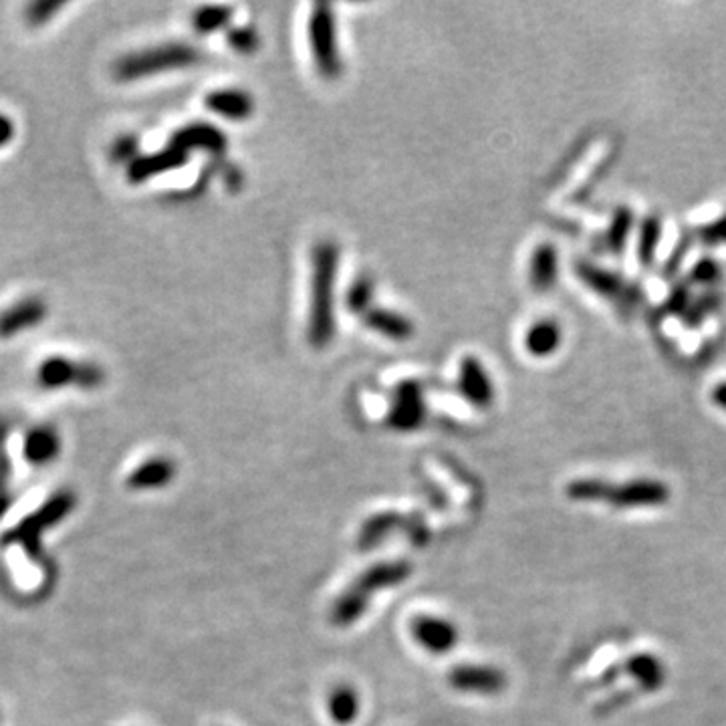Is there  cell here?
Wrapping results in <instances>:
<instances>
[{
  "label": "cell",
  "mask_w": 726,
  "mask_h": 726,
  "mask_svg": "<svg viewBox=\"0 0 726 726\" xmlns=\"http://www.w3.org/2000/svg\"><path fill=\"white\" fill-rule=\"evenodd\" d=\"M65 5L63 3H53V0H41V3H33L27 7V23L31 27H43L47 25Z\"/></svg>",
  "instance_id": "32"
},
{
  "label": "cell",
  "mask_w": 726,
  "mask_h": 726,
  "mask_svg": "<svg viewBox=\"0 0 726 726\" xmlns=\"http://www.w3.org/2000/svg\"><path fill=\"white\" fill-rule=\"evenodd\" d=\"M339 249L331 240H321L311 255V309H309V343L323 349L335 333L333 287L337 279Z\"/></svg>",
  "instance_id": "2"
},
{
  "label": "cell",
  "mask_w": 726,
  "mask_h": 726,
  "mask_svg": "<svg viewBox=\"0 0 726 726\" xmlns=\"http://www.w3.org/2000/svg\"><path fill=\"white\" fill-rule=\"evenodd\" d=\"M575 273L577 277L595 293H599L601 297L610 299V301H618L622 307H636L642 299V293L638 287H634L632 283H626L620 275L610 273L605 269H599L587 261H581L575 265Z\"/></svg>",
  "instance_id": "8"
},
{
  "label": "cell",
  "mask_w": 726,
  "mask_h": 726,
  "mask_svg": "<svg viewBox=\"0 0 726 726\" xmlns=\"http://www.w3.org/2000/svg\"><path fill=\"white\" fill-rule=\"evenodd\" d=\"M626 670L642 684L646 690H658L664 684V666L652 654H636L626 662Z\"/></svg>",
  "instance_id": "24"
},
{
  "label": "cell",
  "mask_w": 726,
  "mask_h": 726,
  "mask_svg": "<svg viewBox=\"0 0 726 726\" xmlns=\"http://www.w3.org/2000/svg\"><path fill=\"white\" fill-rule=\"evenodd\" d=\"M507 684V674L489 664H460L448 672V686L460 694L497 696Z\"/></svg>",
  "instance_id": "6"
},
{
  "label": "cell",
  "mask_w": 726,
  "mask_h": 726,
  "mask_svg": "<svg viewBox=\"0 0 726 726\" xmlns=\"http://www.w3.org/2000/svg\"><path fill=\"white\" fill-rule=\"evenodd\" d=\"M561 345V327L551 319H541L525 333V349L533 357H549Z\"/></svg>",
  "instance_id": "22"
},
{
  "label": "cell",
  "mask_w": 726,
  "mask_h": 726,
  "mask_svg": "<svg viewBox=\"0 0 726 726\" xmlns=\"http://www.w3.org/2000/svg\"><path fill=\"white\" fill-rule=\"evenodd\" d=\"M200 59V51L188 43H166L121 57L113 65V75L119 81H136L142 77L194 67Z\"/></svg>",
  "instance_id": "3"
},
{
  "label": "cell",
  "mask_w": 726,
  "mask_h": 726,
  "mask_svg": "<svg viewBox=\"0 0 726 726\" xmlns=\"http://www.w3.org/2000/svg\"><path fill=\"white\" fill-rule=\"evenodd\" d=\"M37 382L45 390L77 386L81 390H97L105 382V372L93 361H75L67 357H47L39 370Z\"/></svg>",
  "instance_id": "5"
},
{
  "label": "cell",
  "mask_w": 726,
  "mask_h": 726,
  "mask_svg": "<svg viewBox=\"0 0 726 726\" xmlns=\"http://www.w3.org/2000/svg\"><path fill=\"white\" fill-rule=\"evenodd\" d=\"M9 432H11V422L5 420V418H0V458H3V460H5V456H3V444L7 442Z\"/></svg>",
  "instance_id": "38"
},
{
  "label": "cell",
  "mask_w": 726,
  "mask_h": 726,
  "mask_svg": "<svg viewBox=\"0 0 726 726\" xmlns=\"http://www.w3.org/2000/svg\"><path fill=\"white\" fill-rule=\"evenodd\" d=\"M662 236V222L658 216H648L642 220L640 236H638V259L642 267H652L658 251V242Z\"/></svg>",
  "instance_id": "26"
},
{
  "label": "cell",
  "mask_w": 726,
  "mask_h": 726,
  "mask_svg": "<svg viewBox=\"0 0 726 726\" xmlns=\"http://www.w3.org/2000/svg\"><path fill=\"white\" fill-rule=\"evenodd\" d=\"M228 45L242 55H253L255 51H259L261 39L259 33L251 27H232L228 29Z\"/></svg>",
  "instance_id": "30"
},
{
  "label": "cell",
  "mask_w": 726,
  "mask_h": 726,
  "mask_svg": "<svg viewBox=\"0 0 726 726\" xmlns=\"http://www.w3.org/2000/svg\"><path fill=\"white\" fill-rule=\"evenodd\" d=\"M670 499V489L666 482L652 478H636L624 484H614L608 497V505L616 509H648L662 507Z\"/></svg>",
  "instance_id": "7"
},
{
  "label": "cell",
  "mask_w": 726,
  "mask_h": 726,
  "mask_svg": "<svg viewBox=\"0 0 726 726\" xmlns=\"http://www.w3.org/2000/svg\"><path fill=\"white\" fill-rule=\"evenodd\" d=\"M692 238H696L700 245H706V247H720V245H726V214H722L720 218L700 226Z\"/></svg>",
  "instance_id": "31"
},
{
  "label": "cell",
  "mask_w": 726,
  "mask_h": 726,
  "mask_svg": "<svg viewBox=\"0 0 726 726\" xmlns=\"http://www.w3.org/2000/svg\"><path fill=\"white\" fill-rule=\"evenodd\" d=\"M176 462L168 456H156L142 462L130 476L128 489L132 491H160L176 478Z\"/></svg>",
  "instance_id": "15"
},
{
  "label": "cell",
  "mask_w": 726,
  "mask_h": 726,
  "mask_svg": "<svg viewBox=\"0 0 726 726\" xmlns=\"http://www.w3.org/2000/svg\"><path fill=\"white\" fill-rule=\"evenodd\" d=\"M363 323L372 331L392 339V341H406L414 335V323L396 311L372 307L366 315H363Z\"/></svg>",
  "instance_id": "19"
},
{
  "label": "cell",
  "mask_w": 726,
  "mask_h": 726,
  "mask_svg": "<svg viewBox=\"0 0 726 726\" xmlns=\"http://www.w3.org/2000/svg\"><path fill=\"white\" fill-rule=\"evenodd\" d=\"M327 712L337 726L353 724L361 712L359 692L351 684L335 686L327 698Z\"/></svg>",
  "instance_id": "21"
},
{
  "label": "cell",
  "mask_w": 726,
  "mask_h": 726,
  "mask_svg": "<svg viewBox=\"0 0 726 726\" xmlns=\"http://www.w3.org/2000/svg\"><path fill=\"white\" fill-rule=\"evenodd\" d=\"M232 19L230 7H202L194 13L192 25L200 35H212L220 29H226Z\"/></svg>",
  "instance_id": "28"
},
{
  "label": "cell",
  "mask_w": 726,
  "mask_h": 726,
  "mask_svg": "<svg viewBox=\"0 0 726 726\" xmlns=\"http://www.w3.org/2000/svg\"><path fill=\"white\" fill-rule=\"evenodd\" d=\"M458 390L466 402H470L474 408H480V410L491 408V404L495 400V388H493V382H491L487 370H484L482 363L472 355H466L460 361Z\"/></svg>",
  "instance_id": "12"
},
{
  "label": "cell",
  "mask_w": 726,
  "mask_h": 726,
  "mask_svg": "<svg viewBox=\"0 0 726 726\" xmlns=\"http://www.w3.org/2000/svg\"><path fill=\"white\" fill-rule=\"evenodd\" d=\"M372 301H374V283L368 277H359L347 293V309L351 313H361L366 315L372 309Z\"/></svg>",
  "instance_id": "29"
},
{
  "label": "cell",
  "mask_w": 726,
  "mask_h": 726,
  "mask_svg": "<svg viewBox=\"0 0 726 726\" xmlns=\"http://www.w3.org/2000/svg\"><path fill=\"white\" fill-rule=\"evenodd\" d=\"M426 404L422 388L416 382H404L396 388L392 408L388 412V426L398 432H412L424 424Z\"/></svg>",
  "instance_id": "11"
},
{
  "label": "cell",
  "mask_w": 726,
  "mask_h": 726,
  "mask_svg": "<svg viewBox=\"0 0 726 726\" xmlns=\"http://www.w3.org/2000/svg\"><path fill=\"white\" fill-rule=\"evenodd\" d=\"M23 450H25V458L31 464L43 466V464L53 462L59 456L61 438L53 426H47V424L35 426L33 430H29Z\"/></svg>",
  "instance_id": "18"
},
{
  "label": "cell",
  "mask_w": 726,
  "mask_h": 726,
  "mask_svg": "<svg viewBox=\"0 0 726 726\" xmlns=\"http://www.w3.org/2000/svg\"><path fill=\"white\" fill-rule=\"evenodd\" d=\"M204 105L230 121H245L255 113V99L242 89H216L206 95Z\"/></svg>",
  "instance_id": "16"
},
{
  "label": "cell",
  "mask_w": 726,
  "mask_h": 726,
  "mask_svg": "<svg viewBox=\"0 0 726 726\" xmlns=\"http://www.w3.org/2000/svg\"><path fill=\"white\" fill-rule=\"evenodd\" d=\"M188 162V152L180 150L178 146L170 144L168 148L148 154V156H138L130 166H128V182L130 184H144L148 180H152L154 176L172 172L182 168Z\"/></svg>",
  "instance_id": "14"
},
{
  "label": "cell",
  "mask_w": 726,
  "mask_h": 726,
  "mask_svg": "<svg viewBox=\"0 0 726 726\" xmlns=\"http://www.w3.org/2000/svg\"><path fill=\"white\" fill-rule=\"evenodd\" d=\"M15 138V124L13 119L5 113H0V148H5L7 144H11Z\"/></svg>",
  "instance_id": "36"
},
{
  "label": "cell",
  "mask_w": 726,
  "mask_h": 726,
  "mask_svg": "<svg viewBox=\"0 0 726 726\" xmlns=\"http://www.w3.org/2000/svg\"><path fill=\"white\" fill-rule=\"evenodd\" d=\"M414 573L410 561H382L363 571L333 603L331 624L335 628H349L366 616L370 601L378 591L406 583Z\"/></svg>",
  "instance_id": "1"
},
{
  "label": "cell",
  "mask_w": 726,
  "mask_h": 726,
  "mask_svg": "<svg viewBox=\"0 0 726 726\" xmlns=\"http://www.w3.org/2000/svg\"><path fill=\"white\" fill-rule=\"evenodd\" d=\"M138 140L134 136L119 138L111 148V158L119 164H132L138 158Z\"/></svg>",
  "instance_id": "34"
},
{
  "label": "cell",
  "mask_w": 726,
  "mask_h": 726,
  "mask_svg": "<svg viewBox=\"0 0 726 726\" xmlns=\"http://www.w3.org/2000/svg\"><path fill=\"white\" fill-rule=\"evenodd\" d=\"M718 279H720V267L710 259L698 261L690 271V281L694 285H714Z\"/></svg>",
  "instance_id": "33"
},
{
  "label": "cell",
  "mask_w": 726,
  "mask_h": 726,
  "mask_svg": "<svg viewBox=\"0 0 726 726\" xmlns=\"http://www.w3.org/2000/svg\"><path fill=\"white\" fill-rule=\"evenodd\" d=\"M612 482L601 478H577L567 484V497L577 503H608Z\"/></svg>",
  "instance_id": "25"
},
{
  "label": "cell",
  "mask_w": 726,
  "mask_h": 726,
  "mask_svg": "<svg viewBox=\"0 0 726 726\" xmlns=\"http://www.w3.org/2000/svg\"><path fill=\"white\" fill-rule=\"evenodd\" d=\"M170 144L178 146L184 152L202 150L208 154H222L226 150L228 140L218 128H214L210 124H192V126L178 130L172 136Z\"/></svg>",
  "instance_id": "17"
},
{
  "label": "cell",
  "mask_w": 726,
  "mask_h": 726,
  "mask_svg": "<svg viewBox=\"0 0 726 726\" xmlns=\"http://www.w3.org/2000/svg\"><path fill=\"white\" fill-rule=\"evenodd\" d=\"M712 402H714L720 410H726V382L718 384V386L712 390Z\"/></svg>",
  "instance_id": "37"
},
{
  "label": "cell",
  "mask_w": 726,
  "mask_h": 726,
  "mask_svg": "<svg viewBox=\"0 0 726 726\" xmlns=\"http://www.w3.org/2000/svg\"><path fill=\"white\" fill-rule=\"evenodd\" d=\"M402 523H406V519L398 513H380V515L370 517L366 523H363V527L359 531V539H357L359 549L366 551L368 547L378 545L384 537L390 535V531H394Z\"/></svg>",
  "instance_id": "23"
},
{
  "label": "cell",
  "mask_w": 726,
  "mask_h": 726,
  "mask_svg": "<svg viewBox=\"0 0 726 726\" xmlns=\"http://www.w3.org/2000/svg\"><path fill=\"white\" fill-rule=\"evenodd\" d=\"M412 638L416 644L434 654V656H446L450 654L458 642H460V630L454 622L438 616H418L410 624Z\"/></svg>",
  "instance_id": "10"
},
{
  "label": "cell",
  "mask_w": 726,
  "mask_h": 726,
  "mask_svg": "<svg viewBox=\"0 0 726 726\" xmlns=\"http://www.w3.org/2000/svg\"><path fill=\"white\" fill-rule=\"evenodd\" d=\"M688 291L686 287H678L666 301V313H684L688 309Z\"/></svg>",
  "instance_id": "35"
},
{
  "label": "cell",
  "mask_w": 726,
  "mask_h": 726,
  "mask_svg": "<svg viewBox=\"0 0 726 726\" xmlns=\"http://www.w3.org/2000/svg\"><path fill=\"white\" fill-rule=\"evenodd\" d=\"M75 507V497L69 491L57 493L47 505H43L35 515H31L29 519H25L13 533L9 539H15L23 545H27V549H37L39 545V537L45 529L57 525L71 509Z\"/></svg>",
  "instance_id": "9"
},
{
  "label": "cell",
  "mask_w": 726,
  "mask_h": 726,
  "mask_svg": "<svg viewBox=\"0 0 726 726\" xmlns=\"http://www.w3.org/2000/svg\"><path fill=\"white\" fill-rule=\"evenodd\" d=\"M309 45L315 67L321 77L337 79L343 71L339 45H337V27L335 15L329 5H315L309 17Z\"/></svg>",
  "instance_id": "4"
},
{
  "label": "cell",
  "mask_w": 726,
  "mask_h": 726,
  "mask_svg": "<svg viewBox=\"0 0 726 726\" xmlns=\"http://www.w3.org/2000/svg\"><path fill=\"white\" fill-rule=\"evenodd\" d=\"M634 226V214L628 208H618L612 220V226L605 234V247L612 253H622L626 249V242L630 238Z\"/></svg>",
  "instance_id": "27"
},
{
  "label": "cell",
  "mask_w": 726,
  "mask_h": 726,
  "mask_svg": "<svg viewBox=\"0 0 726 726\" xmlns=\"http://www.w3.org/2000/svg\"><path fill=\"white\" fill-rule=\"evenodd\" d=\"M49 315V307L41 297H27L0 313V339L15 337L23 331L39 327Z\"/></svg>",
  "instance_id": "13"
},
{
  "label": "cell",
  "mask_w": 726,
  "mask_h": 726,
  "mask_svg": "<svg viewBox=\"0 0 726 726\" xmlns=\"http://www.w3.org/2000/svg\"><path fill=\"white\" fill-rule=\"evenodd\" d=\"M557 273H559L557 249L553 245L537 247L529 265L531 287L539 293L549 291L557 283Z\"/></svg>",
  "instance_id": "20"
}]
</instances>
